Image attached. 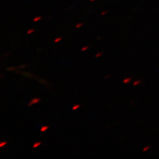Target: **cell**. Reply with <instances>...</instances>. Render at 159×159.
Instances as JSON below:
<instances>
[{"mask_svg": "<svg viewBox=\"0 0 159 159\" xmlns=\"http://www.w3.org/2000/svg\"><path fill=\"white\" fill-rule=\"evenodd\" d=\"M40 102V99L39 98H33L32 100L28 104V106H33V104H35V103H37Z\"/></svg>", "mask_w": 159, "mask_h": 159, "instance_id": "cell-1", "label": "cell"}, {"mask_svg": "<svg viewBox=\"0 0 159 159\" xmlns=\"http://www.w3.org/2000/svg\"><path fill=\"white\" fill-rule=\"evenodd\" d=\"M48 129V126H44V127H41V131L43 133V132L45 131L46 130H47Z\"/></svg>", "mask_w": 159, "mask_h": 159, "instance_id": "cell-2", "label": "cell"}, {"mask_svg": "<svg viewBox=\"0 0 159 159\" xmlns=\"http://www.w3.org/2000/svg\"><path fill=\"white\" fill-rule=\"evenodd\" d=\"M41 142H38V143H34V145H33V148H36V147H39L40 145H41Z\"/></svg>", "mask_w": 159, "mask_h": 159, "instance_id": "cell-3", "label": "cell"}, {"mask_svg": "<svg viewBox=\"0 0 159 159\" xmlns=\"http://www.w3.org/2000/svg\"><path fill=\"white\" fill-rule=\"evenodd\" d=\"M80 105H76V106H74L73 107H72V110H76V109H77L78 108H79L80 107Z\"/></svg>", "mask_w": 159, "mask_h": 159, "instance_id": "cell-4", "label": "cell"}, {"mask_svg": "<svg viewBox=\"0 0 159 159\" xmlns=\"http://www.w3.org/2000/svg\"><path fill=\"white\" fill-rule=\"evenodd\" d=\"M61 39H62V38H61V37L57 38V39H56L55 40H54V43H58V42H59L60 41H61Z\"/></svg>", "mask_w": 159, "mask_h": 159, "instance_id": "cell-5", "label": "cell"}, {"mask_svg": "<svg viewBox=\"0 0 159 159\" xmlns=\"http://www.w3.org/2000/svg\"><path fill=\"white\" fill-rule=\"evenodd\" d=\"M129 81H130V78H126V79H125L123 80V83H127Z\"/></svg>", "mask_w": 159, "mask_h": 159, "instance_id": "cell-6", "label": "cell"}, {"mask_svg": "<svg viewBox=\"0 0 159 159\" xmlns=\"http://www.w3.org/2000/svg\"><path fill=\"white\" fill-rule=\"evenodd\" d=\"M34 31V29H31V30H29V31L27 32V34H31V33H33Z\"/></svg>", "mask_w": 159, "mask_h": 159, "instance_id": "cell-7", "label": "cell"}, {"mask_svg": "<svg viewBox=\"0 0 159 159\" xmlns=\"http://www.w3.org/2000/svg\"><path fill=\"white\" fill-rule=\"evenodd\" d=\"M7 144V142H2V143H1V145H0V147H3V145H6Z\"/></svg>", "mask_w": 159, "mask_h": 159, "instance_id": "cell-8", "label": "cell"}, {"mask_svg": "<svg viewBox=\"0 0 159 159\" xmlns=\"http://www.w3.org/2000/svg\"><path fill=\"white\" fill-rule=\"evenodd\" d=\"M102 52H99L98 54H96V58H98V57H100V56H102Z\"/></svg>", "mask_w": 159, "mask_h": 159, "instance_id": "cell-9", "label": "cell"}, {"mask_svg": "<svg viewBox=\"0 0 159 159\" xmlns=\"http://www.w3.org/2000/svg\"><path fill=\"white\" fill-rule=\"evenodd\" d=\"M88 48V47H83L82 48V51H85L86 50H87Z\"/></svg>", "mask_w": 159, "mask_h": 159, "instance_id": "cell-10", "label": "cell"}, {"mask_svg": "<svg viewBox=\"0 0 159 159\" xmlns=\"http://www.w3.org/2000/svg\"><path fill=\"white\" fill-rule=\"evenodd\" d=\"M81 26H82V24H81V23H80V24H78V25H77L76 27V28H79V27H80Z\"/></svg>", "mask_w": 159, "mask_h": 159, "instance_id": "cell-11", "label": "cell"}, {"mask_svg": "<svg viewBox=\"0 0 159 159\" xmlns=\"http://www.w3.org/2000/svg\"><path fill=\"white\" fill-rule=\"evenodd\" d=\"M41 19V17H38V18H35L34 19V21H39V20Z\"/></svg>", "mask_w": 159, "mask_h": 159, "instance_id": "cell-12", "label": "cell"}, {"mask_svg": "<svg viewBox=\"0 0 159 159\" xmlns=\"http://www.w3.org/2000/svg\"><path fill=\"white\" fill-rule=\"evenodd\" d=\"M27 65H21V66H20L19 68H24V67H25Z\"/></svg>", "mask_w": 159, "mask_h": 159, "instance_id": "cell-13", "label": "cell"}, {"mask_svg": "<svg viewBox=\"0 0 159 159\" xmlns=\"http://www.w3.org/2000/svg\"><path fill=\"white\" fill-rule=\"evenodd\" d=\"M110 76H106V78H108Z\"/></svg>", "mask_w": 159, "mask_h": 159, "instance_id": "cell-14", "label": "cell"}]
</instances>
